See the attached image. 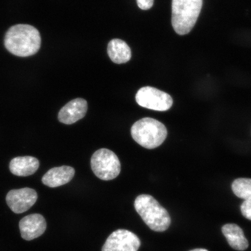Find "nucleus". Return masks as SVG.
<instances>
[{
  "mask_svg": "<svg viewBox=\"0 0 251 251\" xmlns=\"http://www.w3.org/2000/svg\"><path fill=\"white\" fill-rule=\"evenodd\" d=\"M231 188L238 198L251 201V178H238L233 182Z\"/></svg>",
  "mask_w": 251,
  "mask_h": 251,
  "instance_id": "2eb2a0df",
  "label": "nucleus"
},
{
  "mask_svg": "<svg viewBox=\"0 0 251 251\" xmlns=\"http://www.w3.org/2000/svg\"><path fill=\"white\" fill-rule=\"evenodd\" d=\"M136 100L142 107L162 112L168 111L174 103L169 94L150 86L141 88L136 94Z\"/></svg>",
  "mask_w": 251,
  "mask_h": 251,
  "instance_id": "423d86ee",
  "label": "nucleus"
},
{
  "mask_svg": "<svg viewBox=\"0 0 251 251\" xmlns=\"http://www.w3.org/2000/svg\"><path fill=\"white\" fill-rule=\"evenodd\" d=\"M190 251H208L205 250V249H195V250H191Z\"/></svg>",
  "mask_w": 251,
  "mask_h": 251,
  "instance_id": "a211bd4d",
  "label": "nucleus"
},
{
  "mask_svg": "<svg viewBox=\"0 0 251 251\" xmlns=\"http://www.w3.org/2000/svg\"><path fill=\"white\" fill-rule=\"evenodd\" d=\"M39 160L33 156H19L11 160L9 169L12 174L26 177L32 175L39 167Z\"/></svg>",
  "mask_w": 251,
  "mask_h": 251,
  "instance_id": "f8f14e48",
  "label": "nucleus"
},
{
  "mask_svg": "<svg viewBox=\"0 0 251 251\" xmlns=\"http://www.w3.org/2000/svg\"><path fill=\"white\" fill-rule=\"evenodd\" d=\"M4 46L7 51L18 58H26L37 54L42 45L39 31L29 24L12 25L6 31Z\"/></svg>",
  "mask_w": 251,
  "mask_h": 251,
  "instance_id": "f257e3e1",
  "label": "nucleus"
},
{
  "mask_svg": "<svg viewBox=\"0 0 251 251\" xmlns=\"http://www.w3.org/2000/svg\"><path fill=\"white\" fill-rule=\"evenodd\" d=\"M140 246V240L136 234L125 229H118L106 239L102 251H138Z\"/></svg>",
  "mask_w": 251,
  "mask_h": 251,
  "instance_id": "0eeeda50",
  "label": "nucleus"
},
{
  "mask_svg": "<svg viewBox=\"0 0 251 251\" xmlns=\"http://www.w3.org/2000/svg\"><path fill=\"white\" fill-rule=\"evenodd\" d=\"M222 233L226 238L231 248L237 251H244L248 249L249 244L245 237L242 228L235 224L225 225L222 227Z\"/></svg>",
  "mask_w": 251,
  "mask_h": 251,
  "instance_id": "ddd939ff",
  "label": "nucleus"
},
{
  "mask_svg": "<svg viewBox=\"0 0 251 251\" xmlns=\"http://www.w3.org/2000/svg\"><path fill=\"white\" fill-rule=\"evenodd\" d=\"M133 140L147 149H154L161 146L167 137L168 131L161 122L151 118H144L131 128Z\"/></svg>",
  "mask_w": 251,
  "mask_h": 251,
  "instance_id": "20e7f679",
  "label": "nucleus"
},
{
  "mask_svg": "<svg viewBox=\"0 0 251 251\" xmlns=\"http://www.w3.org/2000/svg\"><path fill=\"white\" fill-rule=\"evenodd\" d=\"M37 197L35 190L26 187L9 191L6 197V201L12 212L20 214L32 207Z\"/></svg>",
  "mask_w": 251,
  "mask_h": 251,
  "instance_id": "6e6552de",
  "label": "nucleus"
},
{
  "mask_svg": "<svg viewBox=\"0 0 251 251\" xmlns=\"http://www.w3.org/2000/svg\"><path fill=\"white\" fill-rule=\"evenodd\" d=\"M75 174V169L71 166L56 167L50 169L43 176L42 182L49 187H58L68 183L74 178Z\"/></svg>",
  "mask_w": 251,
  "mask_h": 251,
  "instance_id": "9b49d317",
  "label": "nucleus"
},
{
  "mask_svg": "<svg viewBox=\"0 0 251 251\" xmlns=\"http://www.w3.org/2000/svg\"><path fill=\"white\" fill-rule=\"evenodd\" d=\"M47 228L46 219L42 215L34 213L21 220L20 229L23 239L30 241L45 233Z\"/></svg>",
  "mask_w": 251,
  "mask_h": 251,
  "instance_id": "1a4fd4ad",
  "label": "nucleus"
},
{
  "mask_svg": "<svg viewBox=\"0 0 251 251\" xmlns=\"http://www.w3.org/2000/svg\"><path fill=\"white\" fill-rule=\"evenodd\" d=\"M203 0H172V24L179 35L189 33L197 23Z\"/></svg>",
  "mask_w": 251,
  "mask_h": 251,
  "instance_id": "7ed1b4c3",
  "label": "nucleus"
},
{
  "mask_svg": "<svg viewBox=\"0 0 251 251\" xmlns=\"http://www.w3.org/2000/svg\"><path fill=\"white\" fill-rule=\"evenodd\" d=\"M241 211L245 218L251 221V201H244L241 205Z\"/></svg>",
  "mask_w": 251,
  "mask_h": 251,
  "instance_id": "dca6fc26",
  "label": "nucleus"
},
{
  "mask_svg": "<svg viewBox=\"0 0 251 251\" xmlns=\"http://www.w3.org/2000/svg\"><path fill=\"white\" fill-rule=\"evenodd\" d=\"M88 109L86 100L78 98L72 100L60 110L58 120L62 124L72 125L85 117Z\"/></svg>",
  "mask_w": 251,
  "mask_h": 251,
  "instance_id": "9d476101",
  "label": "nucleus"
},
{
  "mask_svg": "<svg viewBox=\"0 0 251 251\" xmlns=\"http://www.w3.org/2000/svg\"><path fill=\"white\" fill-rule=\"evenodd\" d=\"M154 0H137L139 7L142 10H148L152 7Z\"/></svg>",
  "mask_w": 251,
  "mask_h": 251,
  "instance_id": "f3484780",
  "label": "nucleus"
},
{
  "mask_svg": "<svg viewBox=\"0 0 251 251\" xmlns=\"http://www.w3.org/2000/svg\"><path fill=\"white\" fill-rule=\"evenodd\" d=\"M134 208L152 230L164 231L171 224L170 215L164 207L148 194H141L134 201Z\"/></svg>",
  "mask_w": 251,
  "mask_h": 251,
  "instance_id": "f03ea898",
  "label": "nucleus"
},
{
  "mask_svg": "<svg viewBox=\"0 0 251 251\" xmlns=\"http://www.w3.org/2000/svg\"><path fill=\"white\" fill-rule=\"evenodd\" d=\"M108 54L111 61L117 64L126 63L131 57L130 47L124 40L118 39H113L109 43Z\"/></svg>",
  "mask_w": 251,
  "mask_h": 251,
  "instance_id": "4468645a",
  "label": "nucleus"
},
{
  "mask_svg": "<svg viewBox=\"0 0 251 251\" xmlns=\"http://www.w3.org/2000/svg\"><path fill=\"white\" fill-rule=\"evenodd\" d=\"M91 167L97 177L102 180L114 179L120 174L121 165L118 157L106 149L97 150L91 159Z\"/></svg>",
  "mask_w": 251,
  "mask_h": 251,
  "instance_id": "39448f33",
  "label": "nucleus"
}]
</instances>
